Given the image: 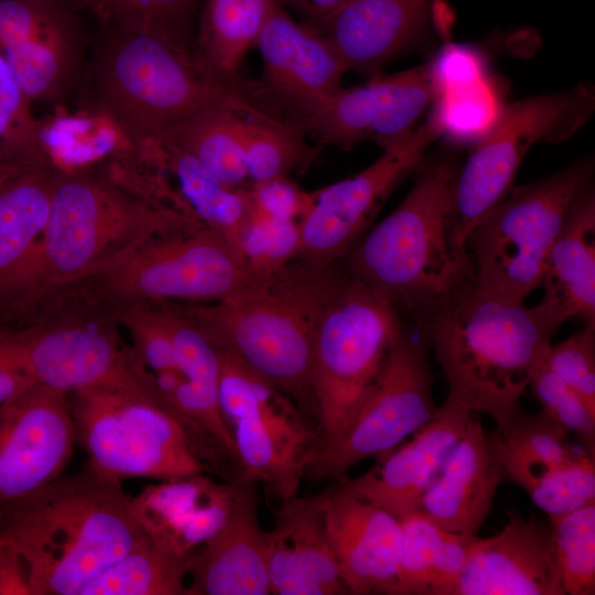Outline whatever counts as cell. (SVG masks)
Masks as SVG:
<instances>
[{
    "label": "cell",
    "instance_id": "6da1fadb",
    "mask_svg": "<svg viewBox=\"0 0 595 595\" xmlns=\"http://www.w3.org/2000/svg\"><path fill=\"white\" fill-rule=\"evenodd\" d=\"M457 170L422 161L402 202L337 261L407 322L424 325L477 285L454 214Z\"/></svg>",
    "mask_w": 595,
    "mask_h": 595
},
{
    "label": "cell",
    "instance_id": "7a4b0ae2",
    "mask_svg": "<svg viewBox=\"0 0 595 595\" xmlns=\"http://www.w3.org/2000/svg\"><path fill=\"white\" fill-rule=\"evenodd\" d=\"M83 75L87 102L116 127L131 151L206 107L272 115L239 83L215 73L195 45L156 30L106 25Z\"/></svg>",
    "mask_w": 595,
    "mask_h": 595
},
{
    "label": "cell",
    "instance_id": "3957f363",
    "mask_svg": "<svg viewBox=\"0 0 595 595\" xmlns=\"http://www.w3.org/2000/svg\"><path fill=\"white\" fill-rule=\"evenodd\" d=\"M121 480L88 459L18 505L0 526V540L20 556L30 595L79 592L145 533Z\"/></svg>",
    "mask_w": 595,
    "mask_h": 595
},
{
    "label": "cell",
    "instance_id": "277c9868",
    "mask_svg": "<svg viewBox=\"0 0 595 595\" xmlns=\"http://www.w3.org/2000/svg\"><path fill=\"white\" fill-rule=\"evenodd\" d=\"M346 270L296 258L242 293L216 303H162L217 349L294 401L312 399L315 331Z\"/></svg>",
    "mask_w": 595,
    "mask_h": 595
},
{
    "label": "cell",
    "instance_id": "5b68a950",
    "mask_svg": "<svg viewBox=\"0 0 595 595\" xmlns=\"http://www.w3.org/2000/svg\"><path fill=\"white\" fill-rule=\"evenodd\" d=\"M421 326L448 382L446 399L496 424L520 407L559 328L537 305L477 285Z\"/></svg>",
    "mask_w": 595,
    "mask_h": 595
},
{
    "label": "cell",
    "instance_id": "8992f818",
    "mask_svg": "<svg viewBox=\"0 0 595 595\" xmlns=\"http://www.w3.org/2000/svg\"><path fill=\"white\" fill-rule=\"evenodd\" d=\"M205 227L122 177L60 166L34 270V295L57 290L160 237Z\"/></svg>",
    "mask_w": 595,
    "mask_h": 595
},
{
    "label": "cell",
    "instance_id": "52a82bcc",
    "mask_svg": "<svg viewBox=\"0 0 595 595\" xmlns=\"http://www.w3.org/2000/svg\"><path fill=\"white\" fill-rule=\"evenodd\" d=\"M267 278L253 275L240 251L207 227L152 239L52 294L54 302L115 317L162 303H216Z\"/></svg>",
    "mask_w": 595,
    "mask_h": 595
},
{
    "label": "cell",
    "instance_id": "ba28073f",
    "mask_svg": "<svg viewBox=\"0 0 595 595\" xmlns=\"http://www.w3.org/2000/svg\"><path fill=\"white\" fill-rule=\"evenodd\" d=\"M593 156L511 188L469 232L477 286L523 302L541 285L549 251L574 202L594 182Z\"/></svg>",
    "mask_w": 595,
    "mask_h": 595
},
{
    "label": "cell",
    "instance_id": "9c48e42d",
    "mask_svg": "<svg viewBox=\"0 0 595 595\" xmlns=\"http://www.w3.org/2000/svg\"><path fill=\"white\" fill-rule=\"evenodd\" d=\"M76 443L101 472L125 478L173 479L205 473L194 430L143 398L93 387L68 393Z\"/></svg>",
    "mask_w": 595,
    "mask_h": 595
},
{
    "label": "cell",
    "instance_id": "30bf717a",
    "mask_svg": "<svg viewBox=\"0 0 595 595\" xmlns=\"http://www.w3.org/2000/svg\"><path fill=\"white\" fill-rule=\"evenodd\" d=\"M404 320L346 271L315 331L311 391L323 437L351 418L379 376Z\"/></svg>",
    "mask_w": 595,
    "mask_h": 595
},
{
    "label": "cell",
    "instance_id": "8fae6325",
    "mask_svg": "<svg viewBox=\"0 0 595 595\" xmlns=\"http://www.w3.org/2000/svg\"><path fill=\"white\" fill-rule=\"evenodd\" d=\"M217 351L219 407L231 433L240 479L262 484L280 501L296 496L323 441L320 424L237 358Z\"/></svg>",
    "mask_w": 595,
    "mask_h": 595
},
{
    "label": "cell",
    "instance_id": "7c38bea8",
    "mask_svg": "<svg viewBox=\"0 0 595 595\" xmlns=\"http://www.w3.org/2000/svg\"><path fill=\"white\" fill-rule=\"evenodd\" d=\"M404 322L382 369L351 418L323 437L305 479L340 480L359 462L380 459L423 426L436 412L425 328Z\"/></svg>",
    "mask_w": 595,
    "mask_h": 595
},
{
    "label": "cell",
    "instance_id": "4fadbf2b",
    "mask_svg": "<svg viewBox=\"0 0 595 595\" xmlns=\"http://www.w3.org/2000/svg\"><path fill=\"white\" fill-rule=\"evenodd\" d=\"M110 315L68 306L47 307L44 322L13 334L32 379L66 393L93 387L137 396L170 410L172 401Z\"/></svg>",
    "mask_w": 595,
    "mask_h": 595
},
{
    "label": "cell",
    "instance_id": "5bb4252c",
    "mask_svg": "<svg viewBox=\"0 0 595 595\" xmlns=\"http://www.w3.org/2000/svg\"><path fill=\"white\" fill-rule=\"evenodd\" d=\"M594 109L595 90L588 83L504 107L491 130L456 173L454 214L465 241L509 194L528 151L539 142L567 140L587 123Z\"/></svg>",
    "mask_w": 595,
    "mask_h": 595
},
{
    "label": "cell",
    "instance_id": "9a60e30c",
    "mask_svg": "<svg viewBox=\"0 0 595 595\" xmlns=\"http://www.w3.org/2000/svg\"><path fill=\"white\" fill-rule=\"evenodd\" d=\"M440 133L434 121L420 123L404 138L382 148L370 165L314 191V202L299 221L298 258L337 262L364 235L393 190L424 159Z\"/></svg>",
    "mask_w": 595,
    "mask_h": 595
},
{
    "label": "cell",
    "instance_id": "2e32d148",
    "mask_svg": "<svg viewBox=\"0 0 595 595\" xmlns=\"http://www.w3.org/2000/svg\"><path fill=\"white\" fill-rule=\"evenodd\" d=\"M75 444L68 393L35 382L0 404V526L64 474Z\"/></svg>",
    "mask_w": 595,
    "mask_h": 595
},
{
    "label": "cell",
    "instance_id": "e0dca14e",
    "mask_svg": "<svg viewBox=\"0 0 595 595\" xmlns=\"http://www.w3.org/2000/svg\"><path fill=\"white\" fill-rule=\"evenodd\" d=\"M435 93L432 67L425 64L376 74L361 85L340 87L296 126L324 145L346 149L372 140L382 149L420 125Z\"/></svg>",
    "mask_w": 595,
    "mask_h": 595
},
{
    "label": "cell",
    "instance_id": "ac0fdd59",
    "mask_svg": "<svg viewBox=\"0 0 595 595\" xmlns=\"http://www.w3.org/2000/svg\"><path fill=\"white\" fill-rule=\"evenodd\" d=\"M0 53L30 101L63 98L84 71V34L73 7L0 0Z\"/></svg>",
    "mask_w": 595,
    "mask_h": 595
},
{
    "label": "cell",
    "instance_id": "d6986e66",
    "mask_svg": "<svg viewBox=\"0 0 595 595\" xmlns=\"http://www.w3.org/2000/svg\"><path fill=\"white\" fill-rule=\"evenodd\" d=\"M446 595H565L550 526L509 511L500 532L476 538Z\"/></svg>",
    "mask_w": 595,
    "mask_h": 595
},
{
    "label": "cell",
    "instance_id": "ffe728a7",
    "mask_svg": "<svg viewBox=\"0 0 595 595\" xmlns=\"http://www.w3.org/2000/svg\"><path fill=\"white\" fill-rule=\"evenodd\" d=\"M322 498L329 543L348 593L394 595L401 563V521L340 483Z\"/></svg>",
    "mask_w": 595,
    "mask_h": 595
},
{
    "label": "cell",
    "instance_id": "44dd1931",
    "mask_svg": "<svg viewBox=\"0 0 595 595\" xmlns=\"http://www.w3.org/2000/svg\"><path fill=\"white\" fill-rule=\"evenodd\" d=\"M269 94L298 121L342 87L347 72L321 31L294 20L280 2L257 40Z\"/></svg>",
    "mask_w": 595,
    "mask_h": 595
},
{
    "label": "cell",
    "instance_id": "7402d4cb",
    "mask_svg": "<svg viewBox=\"0 0 595 595\" xmlns=\"http://www.w3.org/2000/svg\"><path fill=\"white\" fill-rule=\"evenodd\" d=\"M473 412L447 399L411 439L366 473L340 483L355 495L392 513L400 521L418 511L422 494L463 435Z\"/></svg>",
    "mask_w": 595,
    "mask_h": 595
},
{
    "label": "cell",
    "instance_id": "603a6c76",
    "mask_svg": "<svg viewBox=\"0 0 595 595\" xmlns=\"http://www.w3.org/2000/svg\"><path fill=\"white\" fill-rule=\"evenodd\" d=\"M255 483L240 480L223 524L191 555L186 595H268L270 531L260 526Z\"/></svg>",
    "mask_w": 595,
    "mask_h": 595
},
{
    "label": "cell",
    "instance_id": "cb8c5ba5",
    "mask_svg": "<svg viewBox=\"0 0 595 595\" xmlns=\"http://www.w3.org/2000/svg\"><path fill=\"white\" fill-rule=\"evenodd\" d=\"M474 414L418 506L420 513L441 528L467 536H477L506 477L491 435Z\"/></svg>",
    "mask_w": 595,
    "mask_h": 595
},
{
    "label": "cell",
    "instance_id": "d4e9b609",
    "mask_svg": "<svg viewBox=\"0 0 595 595\" xmlns=\"http://www.w3.org/2000/svg\"><path fill=\"white\" fill-rule=\"evenodd\" d=\"M240 487L208 476L164 479L132 497L131 508L147 537L166 552L191 555L223 524Z\"/></svg>",
    "mask_w": 595,
    "mask_h": 595
},
{
    "label": "cell",
    "instance_id": "484cf974",
    "mask_svg": "<svg viewBox=\"0 0 595 595\" xmlns=\"http://www.w3.org/2000/svg\"><path fill=\"white\" fill-rule=\"evenodd\" d=\"M268 570L271 594H349L329 543L322 494L281 501L270 530Z\"/></svg>",
    "mask_w": 595,
    "mask_h": 595
},
{
    "label": "cell",
    "instance_id": "4316f807",
    "mask_svg": "<svg viewBox=\"0 0 595 595\" xmlns=\"http://www.w3.org/2000/svg\"><path fill=\"white\" fill-rule=\"evenodd\" d=\"M60 166L12 163L0 175V294L34 299V270Z\"/></svg>",
    "mask_w": 595,
    "mask_h": 595
},
{
    "label": "cell",
    "instance_id": "83f0119b",
    "mask_svg": "<svg viewBox=\"0 0 595 595\" xmlns=\"http://www.w3.org/2000/svg\"><path fill=\"white\" fill-rule=\"evenodd\" d=\"M432 0H348L317 30L344 66L376 75L399 56L426 22Z\"/></svg>",
    "mask_w": 595,
    "mask_h": 595
},
{
    "label": "cell",
    "instance_id": "f1b7e54d",
    "mask_svg": "<svg viewBox=\"0 0 595 595\" xmlns=\"http://www.w3.org/2000/svg\"><path fill=\"white\" fill-rule=\"evenodd\" d=\"M537 306L556 326L572 318L595 325V192L588 186L574 202L555 238Z\"/></svg>",
    "mask_w": 595,
    "mask_h": 595
},
{
    "label": "cell",
    "instance_id": "f546056e",
    "mask_svg": "<svg viewBox=\"0 0 595 595\" xmlns=\"http://www.w3.org/2000/svg\"><path fill=\"white\" fill-rule=\"evenodd\" d=\"M136 151L174 180L172 185L183 203L205 227L223 235L238 248L256 210L251 184L242 187L226 185L190 153L163 139L152 140Z\"/></svg>",
    "mask_w": 595,
    "mask_h": 595
},
{
    "label": "cell",
    "instance_id": "4dcf8cb0",
    "mask_svg": "<svg viewBox=\"0 0 595 595\" xmlns=\"http://www.w3.org/2000/svg\"><path fill=\"white\" fill-rule=\"evenodd\" d=\"M476 538L447 531L419 511L401 520V563L394 595H446Z\"/></svg>",
    "mask_w": 595,
    "mask_h": 595
},
{
    "label": "cell",
    "instance_id": "1f68e13d",
    "mask_svg": "<svg viewBox=\"0 0 595 595\" xmlns=\"http://www.w3.org/2000/svg\"><path fill=\"white\" fill-rule=\"evenodd\" d=\"M279 0H204L195 45L219 76L238 82V71Z\"/></svg>",
    "mask_w": 595,
    "mask_h": 595
},
{
    "label": "cell",
    "instance_id": "d6a6232c",
    "mask_svg": "<svg viewBox=\"0 0 595 595\" xmlns=\"http://www.w3.org/2000/svg\"><path fill=\"white\" fill-rule=\"evenodd\" d=\"M242 116L227 106L206 107L175 122L156 139L190 153L226 185L248 186L240 139Z\"/></svg>",
    "mask_w": 595,
    "mask_h": 595
},
{
    "label": "cell",
    "instance_id": "836d02e7",
    "mask_svg": "<svg viewBox=\"0 0 595 595\" xmlns=\"http://www.w3.org/2000/svg\"><path fill=\"white\" fill-rule=\"evenodd\" d=\"M188 560L144 536L79 595H186Z\"/></svg>",
    "mask_w": 595,
    "mask_h": 595
},
{
    "label": "cell",
    "instance_id": "e575fe53",
    "mask_svg": "<svg viewBox=\"0 0 595 595\" xmlns=\"http://www.w3.org/2000/svg\"><path fill=\"white\" fill-rule=\"evenodd\" d=\"M566 430L543 410L527 413L519 407L497 424L491 437L499 451L506 477L537 473L559 466L576 453L571 448Z\"/></svg>",
    "mask_w": 595,
    "mask_h": 595
},
{
    "label": "cell",
    "instance_id": "d590c367",
    "mask_svg": "<svg viewBox=\"0 0 595 595\" xmlns=\"http://www.w3.org/2000/svg\"><path fill=\"white\" fill-rule=\"evenodd\" d=\"M294 122L275 116L240 119V139L250 184L263 183L307 165L313 152Z\"/></svg>",
    "mask_w": 595,
    "mask_h": 595
},
{
    "label": "cell",
    "instance_id": "8d00e7d4",
    "mask_svg": "<svg viewBox=\"0 0 595 595\" xmlns=\"http://www.w3.org/2000/svg\"><path fill=\"white\" fill-rule=\"evenodd\" d=\"M550 519L564 593L595 594V504Z\"/></svg>",
    "mask_w": 595,
    "mask_h": 595
},
{
    "label": "cell",
    "instance_id": "74e56055",
    "mask_svg": "<svg viewBox=\"0 0 595 595\" xmlns=\"http://www.w3.org/2000/svg\"><path fill=\"white\" fill-rule=\"evenodd\" d=\"M550 518L595 504V455L576 454L570 461L513 480Z\"/></svg>",
    "mask_w": 595,
    "mask_h": 595
},
{
    "label": "cell",
    "instance_id": "f35d334b",
    "mask_svg": "<svg viewBox=\"0 0 595 595\" xmlns=\"http://www.w3.org/2000/svg\"><path fill=\"white\" fill-rule=\"evenodd\" d=\"M30 104L0 53V152L11 162L52 160Z\"/></svg>",
    "mask_w": 595,
    "mask_h": 595
},
{
    "label": "cell",
    "instance_id": "ab89813d",
    "mask_svg": "<svg viewBox=\"0 0 595 595\" xmlns=\"http://www.w3.org/2000/svg\"><path fill=\"white\" fill-rule=\"evenodd\" d=\"M299 223L255 210L245 228L239 251L248 270L258 278H269L298 258Z\"/></svg>",
    "mask_w": 595,
    "mask_h": 595
},
{
    "label": "cell",
    "instance_id": "60d3db41",
    "mask_svg": "<svg viewBox=\"0 0 595 595\" xmlns=\"http://www.w3.org/2000/svg\"><path fill=\"white\" fill-rule=\"evenodd\" d=\"M199 1L105 0L98 18L105 25L156 30L195 45L192 23Z\"/></svg>",
    "mask_w": 595,
    "mask_h": 595
},
{
    "label": "cell",
    "instance_id": "b9f144b4",
    "mask_svg": "<svg viewBox=\"0 0 595 595\" xmlns=\"http://www.w3.org/2000/svg\"><path fill=\"white\" fill-rule=\"evenodd\" d=\"M542 410L566 431L574 432L587 452L595 455V409L544 364L530 385Z\"/></svg>",
    "mask_w": 595,
    "mask_h": 595
},
{
    "label": "cell",
    "instance_id": "7bdbcfd3",
    "mask_svg": "<svg viewBox=\"0 0 595 595\" xmlns=\"http://www.w3.org/2000/svg\"><path fill=\"white\" fill-rule=\"evenodd\" d=\"M545 365L595 409V325L551 344Z\"/></svg>",
    "mask_w": 595,
    "mask_h": 595
},
{
    "label": "cell",
    "instance_id": "ee69618b",
    "mask_svg": "<svg viewBox=\"0 0 595 595\" xmlns=\"http://www.w3.org/2000/svg\"><path fill=\"white\" fill-rule=\"evenodd\" d=\"M256 209L277 218L300 221L312 207L314 191L301 188L289 176L251 184Z\"/></svg>",
    "mask_w": 595,
    "mask_h": 595
},
{
    "label": "cell",
    "instance_id": "f6af8a7d",
    "mask_svg": "<svg viewBox=\"0 0 595 595\" xmlns=\"http://www.w3.org/2000/svg\"><path fill=\"white\" fill-rule=\"evenodd\" d=\"M0 595H30L26 572L17 552L0 540Z\"/></svg>",
    "mask_w": 595,
    "mask_h": 595
},
{
    "label": "cell",
    "instance_id": "bcb514c9",
    "mask_svg": "<svg viewBox=\"0 0 595 595\" xmlns=\"http://www.w3.org/2000/svg\"><path fill=\"white\" fill-rule=\"evenodd\" d=\"M310 25L317 29L335 10L348 0H286Z\"/></svg>",
    "mask_w": 595,
    "mask_h": 595
},
{
    "label": "cell",
    "instance_id": "7dc6e473",
    "mask_svg": "<svg viewBox=\"0 0 595 595\" xmlns=\"http://www.w3.org/2000/svg\"><path fill=\"white\" fill-rule=\"evenodd\" d=\"M33 383L35 381L25 371L0 369V404Z\"/></svg>",
    "mask_w": 595,
    "mask_h": 595
},
{
    "label": "cell",
    "instance_id": "c3c4849f",
    "mask_svg": "<svg viewBox=\"0 0 595 595\" xmlns=\"http://www.w3.org/2000/svg\"><path fill=\"white\" fill-rule=\"evenodd\" d=\"M0 369H17L25 371L13 334L0 333Z\"/></svg>",
    "mask_w": 595,
    "mask_h": 595
},
{
    "label": "cell",
    "instance_id": "681fc988",
    "mask_svg": "<svg viewBox=\"0 0 595 595\" xmlns=\"http://www.w3.org/2000/svg\"><path fill=\"white\" fill-rule=\"evenodd\" d=\"M105 0H86L93 12L98 17Z\"/></svg>",
    "mask_w": 595,
    "mask_h": 595
},
{
    "label": "cell",
    "instance_id": "f907efd6",
    "mask_svg": "<svg viewBox=\"0 0 595 595\" xmlns=\"http://www.w3.org/2000/svg\"><path fill=\"white\" fill-rule=\"evenodd\" d=\"M17 162L9 161L1 152H0V175L12 164Z\"/></svg>",
    "mask_w": 595,
    "mask_h": 595
}]
</instances>
